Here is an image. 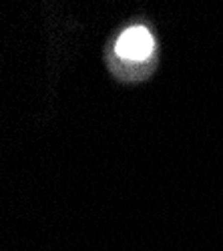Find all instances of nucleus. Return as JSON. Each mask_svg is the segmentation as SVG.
Instances as JSON below:
<instances>
[{"label":"nucleus","mask_w":223,"mask_h":251,"mask_svg":"<svg viewBox=\"0 0 223 251\" xmlns=\"http://www.w3.org/2000/svg\"><path fill=\"white\" fill-rule=\"evenodd\" d=\"M155 49L153 34L145 26H131L117 38L115 52L127 60H145Z\"/></svg>","instance_id":"obj_1"}]
</instances>
